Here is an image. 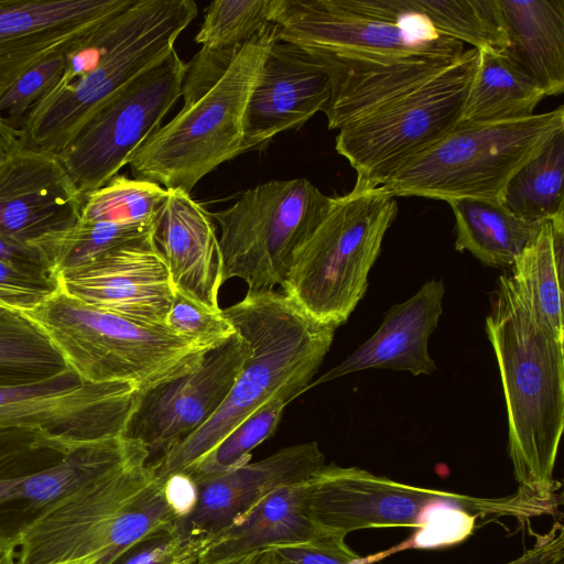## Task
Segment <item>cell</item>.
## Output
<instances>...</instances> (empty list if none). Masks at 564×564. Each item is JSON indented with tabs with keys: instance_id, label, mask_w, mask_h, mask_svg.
I'll return each instance as SVG.
<instances>
[{
	"instance_id": "cell-32",
	"label": "cell",
	"mask_w": 564,
	"mask_h": 564,
	"mask_svg": "<svg viewBox=\"0 0 564 564\" xmlns=\"http://www.w3.org/2000/svg\"><path fill=\"white\" fill-rule=\"evenodd\" d=\"M441 34L477 51L502 52L508 37L499 0H405Z\"/></svg>"
},
{
	"instance_id": "cell-19",
	"label": "cell",
	"mask_w": 564,
	"mask_h": 564,
	"mask_svg": "<svg viewBox=\"0 0 564 564\" xmlns=\"http://www.w3.org/2000/svg\"><path fill=\"white\" fill-rule=\"evenodd\" d=\"M332 93L326 66L310 51L278 39L271 46L249 97L242 153L274 135L299 129L324 111Z\"/></svg>"
},
{
	"instance_id": "cell-45",
	"label": "cell",
	"mask_w": 564,
	"mask_h": 564,
	"mask_svg": "<svg viewBox=\"0 0 564 564\" xmlns=\"http://www.w3.org/2000/svg\"><path fill=\"white\" fill-rule=\"evenodd\" d=\"M256 564H280L275 555L268 550H263L261 556Z\"/></svg>"
},
{
	"instance_id": "cell-31",
	"label": "cell",
	"mask_w": 564,
	"mask_h": 564,
	"mask_svg": "<svg viewBox=\"0 0 564 564\" xmlns=\"http://www.w3.org/2000/svg\"><path fill=\"white\" fill-rule=\"evenodd\" d=\"M154 224L78 221L29 243L52 275L84 264L116 247L153 236Z\"/></svg>"
},
{
	"instance_id": "cell-30",
	"label": "cell",
	"mask_w": 564,
	"mask_h": 564,
	"mask_svg": "<svg viewBox=\"0 0 564 564\" xmlns=\"http://www.w3.org/2000/svg\"><path fill=\"white\" fill-rule=\"evenodd\" d=\"M67 367L46 334L22 311L0 312V388L40 382Z\"/></svg>"
},
{
	"instance_id": "cell-26",
	"label": "cell",
	"mask_w": 564,
	"mask_h": 564,
	"mask_svg": "<svg viewBox=\"0 0 564 564\" xmlns=\"http://www.w3.org/2000/svg\"><path fill=\"white\" fill-rule=\"evenodd\" d=\"M447 203L455 216L456 250L468 251L492 268H510L541 225L495 199L464 197Z\"/></svg>"
},
{
	"instance_id": "cell-1",
	"label": "cell",
	"mask_w": 564,
	"mask_h": 564,
	"mask_svg": "<svg viewBox=\"0 0 564 564\" xmlns=\"http://www.w3.org/2000/svg\"><path fill=\"white\" fill-rule=\"evenodd\" d=\"M279 39L274 23L242 47H202L186 64L183 108L131 155L133 178L189 193L209 172L242 153L243 120L262 64Z\"/></svg>"
},
{
	"instance_id": "cell-2",
	"label": "cell",
	"mask_w": 564,
	"mask_h": 564,
	"mask_svg": "<svg viewBox=\"0 0 564 564\" xmlns=\"http://www.w3.org/2000/svg\"><path fill=\"white\" fill-rule=\"evenodd\" d=\"M223 312L248 340L251 354L215 414L165 454L149 462L163 481L183 474L268 401L281 397L292 401L306 392L336 330L275 290L248 291Z\"/></svg>"
},
{
	"instance_id": "cell-40",
	"label": "cell",
	"mask_w": 564,
	"mask_h": 564,
	"mask_svg": "<svg viewBox=\"0 0 564 564\" xmlns=\"http://www.w3.org/2000/svg\"><path fill=\"white\" fill-rule=\"evenodd\" d=\"M268 551L280 564H355L361 560L344 538L319 532L308 541Z\"/></svg>"
},
{
	"instance_id": "cell-8",
	"label": "cell",
	"mask_w": 564,
	"mask_h": 564,
	"mask_svg": "<svg viewBox=\"0 0 564 564\" xmlns=\"http://www.w3.org/2000/svg\"><path fill=\"white\" fill-rule=\"evenodd\" d=\"M272 23L281 41L341 66L455 57L465 51L405 0H274Z\"/></svg>"
},
{
	"instance_id": "cell-12",
	"label": "cell",
	"mask_w": 564,
	"mask_h": 564,
	"mask_svg": "<svg viewBox=\"0 0 564 564\" xmlns=\"http://www.w3.org/2000/svg\"><path fill=\"white\" fill-rule=\"evenodd\" d=\"M459 507L476 518L529 520L540 507L517 491L500 498L411 486L357 467L325 465L305 481L304 508L317 532L346 538L352 531L378 528L422 530L434 508Z\"/></svg>"
},
{
	"instance_id": "cell-23",
	"label": "cell",
	"mask_w": 564,
	"mask_h": 564,
	"mask_svg": "<svg viewBox=\"0 0 564 564\" xmlns=\"http://www.w3.org/2000/svg\"><path fill=\"white\" fill-rule=\"evenodd\" d=\"M153 239L173 286L213 308H220L218 293L224 278L216 228L210 214L189 193L167 189L154 224Z\"/></svg>"
},
{
	"instance_id": "cell-24",
	"label": "cell",
	"mask_w": 564,
	"mask_h": 564,
	"mask_svg": "<svg viewBox=\"0 0 564 564\" xmlns=\"http://www.w3.org/2000/svg\"><path fill=\"white\" fill-rule=\"evenodd\" d=\"M509 59L546 96L564 90V0H499Z\"/></svg>"
},
{
	"instance_id": "cell-28",
	"label": "cell",
	"mask_w": 564,
	"mask_h": 564,
	"mask_svg": "<svg viewBox=\"0 0 564 564\" xmlns=\"http://www.w3.org/2000/svg\"><path fill=\"white\" fill-rule=\"evenodd\" d=\"M545 97L503 52L481 50L458 123L525 118Z\"/></svg>"
},
{
	"instance_id": "cell-18",
	"label": "cell",
	"mask_w": 564,
	"mask_h": 564,
	"mask_svg": "<svg viewBox=\"0 0 564 564\" xmlns=\"http://www.w3.org/2000/svg\"><path fill=\"white\" fill-rule=\"evenodd\" d=\"M134 0H0V97L43 61L67 54Z\"/></svg>"
},
{
	"instance_id": "cell-6",
	"label": "cell",
	"mask_w": 564,
	"mask_h": 564,
	"mask_svg": "<svg viewBox=\"0 0 564 564\" xmlns=\"http://www.w3.org/2000/svg\"><path fill=\"white\" fill-rule=\"evenodd\" d=\"M22 312L90 382H126L145 392L193 370L208 351L167 327L88 305L58 285Z\"/></svg>"
},
{
	"instance_id": "cell-15",
	"label": "cell",
	"mask_w": 564,
	"mask_h": 564,
	"mask_svg": "<svg viewBox=\"0 0 564 564\" xmlns=\"http://www.w3.org/2000/svg\"><path fill=\"white\" fill-rule=\"evenodd\" d=\"M142 392L90 382L70 367L40 382L0 388V427L39 430L75 445L124 436Z\"/></svg>"
},
{
	"instance_id": "cell-27",
	"label": "cell",
	"mask_w": 564,
	"mask_h": 564,
	"mask_svg": "<svg viewBox=\"0 0 564 564\" xmlns=\"http://www.w3.org/2000/svg\"><path fill=\"white\" fill-rule=\"evenodd\" d=\"M564 220H546L510 267L512 284L535 321L564 340Z\"/></svg>"
},
{
	"instance_id": "cell-39",
	"label": "cell",
	"mask_w": 564,
	"mask_h": 564,
	"mask_svg": "<svg viewBox=\"0 0 564 564\" xmlns=\"http://www.w3.org/2000/svg\"><path fill=\"white\" fill-rule=\"evenodd\" d=\"M66 54L52 56L28 70L0 97V118L20 130L34 104L61 77Z\"/></svg>"
},
{
	"instance_id": "cell-3",
	"label": "cell",
	"mask_w": 564,
	"mask_h": 564,
	"mask_svg": "<svg viewBox=\"0 0 564 564\" xmlns=\"http://www.w3.org/2000/svg\"><path fill=\"white\" fill-rule=\"evenodd\" d=\"M197 15L193 0H134L66 54L64 70L28 112L21 148L58 155L117 90L167 56Z\"/></svg>"
},
{
	"instance_id": "cell-16",
	"label": "cell",
	"mask_w": 564,
	"mask_h": 564,
	"mask_svg": "<svg viewBox=\"0 0 564 564\" xmlns=\"http://www.w3.org/2000/svg\"><path fill=\"white\" fill-rule=\"evenodd\" d=\"M250 354L248 340L236 333L193 370L142 392L127 436L143 443L150 462L165 454L215 414Z\"/></svg>"
},
{
	"instance_id": "cell-7",
	"label": "cell",
	"mask_w": 564,
	"mask_h": 564,
	"mask_svg": "<svg viewBox=\"0 0 564 564\" xmlns=\"http://www.w3.org/2000/svg\"><path fill=\"white\" fill-rule=\"evenodd\" d=\"M397 214L395 197L380 186L333 197L293 254L282 292L319 323L335 328L345 324L367 291L370 269Z\"/></svg>"
},
{
	"instance_id": "cell-35",
	"label": "cell",
	"mask_w": 564,
	"mask_h": 564,
	"mask_svg": "<svg viewBox=\"0 0 564 564\" xmlns=\"http://www.w3.org/2000/svg\"><path fill=\"white\" fill-rule=\"evenodd\" d=\"M274 0H216L204 13L195 41L213 51L242 47L272 23Z\"/></svg>"
},
{
	"instance_id": "cell-9",
	"label": "cell",
	"mask_w": 564,
	"mask_h": 564,
	"mask_svg": "<svg viewBox=\"0 0 564 564\" xmlns=\"http://www.w3.org/2000/svg\"><path fill=\"white\" fill-rule=\"evenodd\" d=\"M563 130V106L520 119L458 123L380 187L393 197L502 202L512 176Z\"/></svg>"
},
{
	"instance_id": "cell-20",
	"label": "cell",
	"mask_w": 564,
	"mask_h": 564,
	"mask_svg": "<svg viewBox=\"0 0 564 564\" xmlns=\"http://www.w3.org/2000/svg\"><path fill=\"white\" fill-rule=\"evenodd\" d=\"M83 198L55 155L21 148L0 164V237L29 246L65 230Z\"/></svg>"
},
{
	"instance_id": "cell-21",
	"label": "cell",
	"mask_w": 564,
	"mask_h": 564,
	"mask_svg": "<svg viewBox=\"0 0 564 564\" xmlns=\"http://www.w3.org/2000/svg\"><path fill=\"white\" fill-rule=\"evenodd\" d=\"M325 457L316 442L279 449L270 456L246 463L219 476L194 482L196 501L181 520L193 536L207 540L249 511L275 489L307 480Z\"/></svg>"
},
{
	"instance_id": "cell-37",
	"label": "cell",
	"mask_w": 564,
	"mask_h": 564,
	"mask_svg": "<svg viewBox=\"0 0 564 564\" xmlns=\"http://www.w3.org/2000/svg\"><path fill=\"white\" fill-rule=\"evenodd\" d=\"M165 326L205 350L221 346L237 333L221 308H213L174 286Z\"/></svg>"
},
{
	"instance_id": "cell-17",
	"label": "cell",
	"mask_w": 564,
	"mask_h": 564,
	"mask_svg": "<svg viewBox=\"0 0 564 564\" xmlns=\"http://www.w3.org/2000/svg\"><path fill=\"white\" fill-rule=\"evenodd\" d=\"M56 279L63 291L88 305L166 327L173 284L153 236L110 249Z\"/></svg>"
},
{
	"instance_id": "cell-41",
	"label": "cell",
	"mask_w": 564,
	"mask_h": 564,
	"mask_svg": "<svg viewBox=\"0 0 564 564\" xmlns=\"http://www.w3.org/2000/svg\"><path fill=\"white\" fill-rule=\"evenodd\" d=\"M534 535L530 549L502 564H564V527L558 520L553 522L547 532Z\"/></svg>"
},
{
	"instance_id": "cell-42",
	"label": "cell",
	"mask_w": 564,
	"mask_h": 564,
	"mask_svg": "<svg viewBox=\"0 0 564 564\" xmlns=\"http://www.w3.org/2000/svg\"><path fill=\"white\" fill-rule=\"evenodd\" d=\"M21 149L20 130L0 118V164Z\"/></svg>"
},
{
	"instance_id": "cell-44",
	"label": "cell",
	"mask_w": 564,
	"mask_h": 564,
	"mask_svg": "<svg viewBox=\"0 0 564 564\" xmlns=\"http://www.w3.org/2000/svg\"><path fill=\"white\" fill-rule=\"evenodd\" d=\"M14 555V550H9L0 545V564H13Z\"/></svg>"
},
{
	"instance_id": "cell-14",
	"label": "cell",
	"mask_w": 564,
	"mask_h": 564,
	"mask_svg": "<svg viewBox=\"0 0 564 564\" xmlns=\"http://www.w3.org/2000/svg\"><path fill=\"white\" fill-rule=\"evenodd\" d=\"M186 70L175 48L106 99L56 155L77 192L106 185L161 127L182 96Z\"/></svg>"
},
{
	"instance_id": "cell-13",
	"label": "cell",
	"mask_w": 564,
	"mask_h": 564,
	"mask_svg": "<svg viewBox=\"0 0 564 564\" xmlns=\"http://www.w3.org/2000/svg\"><path fill=\"white\" fill-rule=\"evenodd\" d=\"M332 199L306 178L274 180L245 191L234 205L215 213L224 282L241 279L248 291L281 285L293 254Z\"/></svg>"
},
{
	"instance_id": "cell-4",
	"label": "cell",
	"mask_w": 564,
	"mask_h": 564,
	"mask_svg": "<svg viewBox=\"0 0 564 564\" xmlns=\"http://www.w3.org/2000/svg\"><path fill=\"white\" fill-rule=\"evenodd\" d=\"M486 333L500 372L518 490L555 505L553 471L564 427V340L535 321L509 274L498 279Z\"/></svg>"
},
{
	"instance_id": "cell-43",
	"label": "cell",
	"mask_w": 564,
	"mask_h": 564,
	"mask_svg": "<svg viewBox=\"0 0 564 564\" xmlns=\"http://www.w3.org/2000/svg\"><path fill=\"white\" fill-rule=\"evenodd\" d=\"M261 554H262V551H258V552H252V553L245 554V555H239V556H234V557L217 560V561H210V562L200 561L199 558H197V560L188 561L183 564H256L257 561L259 560V557L261 556Z\"/></svg>"
},
{
	"instance_id": "cell-11",
	"label": "cell",
	"mask_w": 564,
	"mask_h": 564,
	"mask_svg": "<svg viewBox=\"0 0 564 564\" xmlns=\"http://www.w3.org/2000/svg\"><path fill=\"white\" fill-rule=\"evenodd\" d=\"M476 48L443 72L339 129L336 151L356 171L355 189L383 185L458 124L475 73Z\"/></svg>"
},
{
	"instance_id": "cell-25",
	"label": "cell",
	"mask_w": 564,
	"mask_h": 564,
	"mask_svg": "<svg viewBox=\"0 0 564 564\" xmlns=\"http://www.w3.org/2000/svg\"><path fill=\"white\" fill-rule=\"evenodd\" d=\"M305 481L267 495L242 517L207 539L199 560H224L314 538L318 532L305 512Z\"/></svg>"
},
{
	"instance_id": "cell-34",
	"label": "cell",
	"mask_w": 564,
	"mask_h": 564,
	"mask_svg": "<svg viewBox=\"0 0 564 564\" xmlns=\"http://www.w3.org/2000/svg\"><path fill=\"white\" fill-rule=\"evenodd\" d=\"M290 402L281 397L261 405L183 474L197 482L248 463L251 451L273 435Z\"/></svg>"
},
{
	"instance_id": "cell-36",
	"label": "cell",
	"mask_w": 564,
	"mask_h": 564,
	"mask_svg": "<svg viewBox=\"0 0 564 564\" xmlns=\"http://www.w3.org/2000/svg\"><path fill=\"white\" fill-rule=\"evenodd\" d=\"M57 279L30 246L0 237V305L26 311L57 288Z\"/></svg>"
},
{
	"instance_id": "cell-10",
	"label": "cell",
	"mask_w": 564,
	"mask_h": 564,
	"mask_svg": "<svg viewBox=\"0 0 564 564\" xmlns=\"http://www.w3.org/2000/svg\"><path fill=\"white\" fill-rule=\"evenodd\" d=\"M143 449L127 435L75 445L39 430L0 427V545L15 550L54 510Z\"/></svg>"
},
{
	"instance_id": "cell-47",
	"label": "cell",
	"mask_w": 564,
	"mask_h": 564,
	"mask_svg": "<svg viewBox=\"0 0 564 564\" xmlns=\"http://www.w3.org/2000/svg\"><path fill=\"white\" fill-rule=\"evenodd\" d=\"M8 308H11V307H7V306H1V305H0V312L6 311V310H8Z\"/></svg>"
},
{
	"instance_id": "cell-5",
	"label": "cell",
	"mask_w": 564,
	"mask_h": 564,
	"mask_svg": "<svg viewBox=\"0 0 564 564\" xmlns=\"http://www.w3.org/2000/svg\"><path fill=\"white\" fill-rule=\"evenodd\" d=\"M143 449L41 521L19 546V564H112L139 541L176 525L166 481Z\"/></svg>"
},
{
	"instance_id": "cell-46",
	"label": "cell",
	"mask_w": 564,
	"mask_h": 564,
	"mask_svg": "<svg viewBox=\"0 0 564 564\" xmlns=\"http://www.w3.org/2000/svg\"><path fill=\"white\" fill-rule=\"evenodd\" d=\"M19 564V563H13ZM64 564H95L93 561H82V562H73V563H64Z\"/></svg>"
},
{
	"instance_id": "cell-33",
	"label": "cell",
	"mask_w": 564,
	"mask_h": 564,
	"mask_svg": "<svg viewBox=\"0 0 564 564\" xmlns=\"http://www.w3.org/2000/svg\"><path fill=\"white\" fill-rule=\"evenodd\" d=\"M167 197L163 186L122 175L83 198L79 219L109 224H155Z\"/></svg>"
},
{
	"instance_id": "cell-38",
	"label": "cell",
	"mask_w": 564,
	"mask_h": 564,
	"mask_svg": "<svg viewBox=\"0 0 564 564\" xmlns=\"http://www.w3.org/2000/svg\"><path fill=\"white\" fill-rule=\"evenodd\" d=\"M206 543L207 540L191 535L180 521L139 541L112 564H183L199 558Z\"/></svg>"
},
{
	"instance_id": "cell-29",
	"label": "cell",
	"mask_w": 564,
	"mask_h": 564,
	"mask_svg": "<svg viewBox=\"0 0 564 564\" xmlns=\"http://www.w3.org/2000/svg\"><path fill=\"white\" fill-rule=\"evenodd\" d=\"M563 178L564 130L512 176L502 203L529 221L564 220Z\"/></svg>"
},
{
	"instance_id": "cell-22",
	"label": "cell",
	"mask_w": 564,
	"mask_h": 564,
	"mask_svg": "<svg viewBox=\"0 0 564 564\" xmlns=\"http://www.w3.org/2000/svg\"><path fill=\"white\" fill-rule=\"evenodd\" d=\"M444 292L442 280L426 281L410 299L391 306L376 333L344 361L311 382L308 389L371 368L432 375L436 365L429 352V339L443 312Z\"/></svg>"
}]
</instances>
